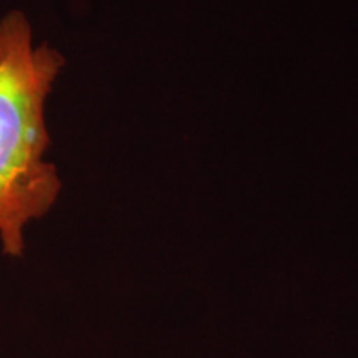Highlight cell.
Wrapping results in <instances>:
<instances>
[{
    "mask_svg": "<svg viewBox=\"0 0 358 358\" xmlns=\"http://www.w3.org/2000/svg\"><path fill=\"white\" fill-rule=\"evenodd\" d=\"M65 58L48 43L34 45L20 12L0 19V248L22 257L25 229L55 204L62 182L45 161L50 134L45 103Z\"/></svg>",
    "mask_w": 358,
    "mask_h": 358,
    "instance_id": "obj_1",
    "label": "cell"
}]
</instances>
